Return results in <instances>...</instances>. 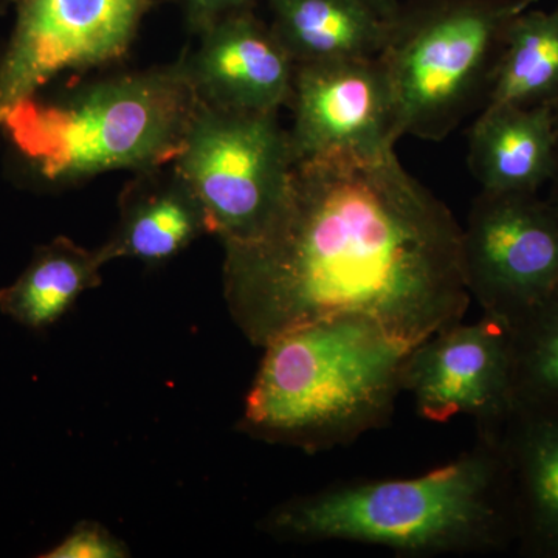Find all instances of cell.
Segmentation results:
<instances>
[{
  "mask_svg": "<svg viewBox=\"0 0 558 558\" xmlns=\"http://www.w3.org/2000/svg\"><path fill=\"white\" fill-rule=\"evenodd\" d=\"M105 266L100 250L54 238L36 248L27 269L13 284L0 289V312L25 328H47L84 292L100 286Z\"/></svg>",
  "mask_w": 558,
  "mask_h": 558,
  "instance_id": "cell-16",
  "label": "cell"
},
{
  "mask_svg": "<svg viewBox=\"0 0 558 558\" xmlns=\"http://www.w3.org/2000/svg\"><path fill=\"white\" fill-rule=\"evenodd\" d=\"M556 160L553 105L483 108L469 132V167L483 191L539 193Z\"/></svg>",
  "mask_w": 558,
  "mask_h": 558,
  "instance_id": "cell-14",
  "label": "cell"
},
{
  "mask_svg": "<svg viewBox=\"0 0 558 558\" xmlns=\"http://www.w3.org/2000/svg\"><path fill=\"white\" fill-rule=\"evenodd\" d=\"M269 25L295 64L380 57L389 22L357 0H266Z\"/></svg>",
  "mask_w": 558,
  "mask_h": 558,
  "instance_id": "cell-15",
  "label": "cell"
},
{
  "mask_svg": "<svg viewBox=\"0 0 558 558\" xmlns=\"http://www.w3.org/2000/svg\"><path fill=\"white\" fill-rule=\"evenodd\" d=\"M289 108L295 163L333 150L384 154L400 140L380 57L299 62Z\"/></svg>",
  "mask_w": 558,
  "mask_h": 558,
  "instance_id": "cell-10",
  "label": "cell"
},
{
  "mask_svg": "<svg viewBox=\"0 0 558 558\" xmlns=\"http://www.w3.org/2000/svg\"><path fill=\"white\" fill-rule=\"evenodd\" d=\"M538 2H542V0H517V7H519V11H523L537 5Z\"/></svg>",
  "mask_w": 558,
  "mask_h": 558,
  "instance_id": "cell-24",
  "label": "cell"
},
{
  "mask_svg": "<svg viewBox=\"0 0 558 558\" xmlns=\"http://www.w3.org/2000/svg\"><path fill=\"white\" fill-rule=\"evenodd\" d=\"M267 531L295 542L380 546L399 556L506 553L517 543L512 478L499 435L413 478L359 480L284 502Z\"/></svg>",
  "mask_w": 558,
  "mask_h": 558,
  "instance_id": "cell-2",
  "label": "cell"
},
{
  "mask_svg": "<svg viewBox=\"0 0 558 558\" xmlns=\"http://www.w3.org/2000/svg\"><path fill=\"white\" fill-rule=\"evenodd\" d=\"M156 0H17L0 54V113L65 73L126 57Z\"/></svg>",
  "mask_w": 558,
  "mask_h": 558,
  "instance_id": "cell-8",
  "label": "cell"
},
{
  "mask_svg": "<svg viewBox=\"0 0 558 558\" xmlns=\"http://www.w3.org/2000/svg\"><path fill=\"white\" fill-rule=\"evenodd\" d=\"M512 478L517 549L558 558V409H515L499 433Z\"/></svg>",
  "mask_w": 558,
  "mask_h": 558,
  "instance_id": "cell-13",
  "label": "cell"
},
{
  "mask_svg": "<svg viewBox=\"0 0 558 558\" xmlns=\"http://www.w3.org/2000/svg\"><path fill=\"white\" fill-rule=\"evenodd\" d=\"M461 247L470 299L509 330L558 295V205L548 196L481 190Z\"/></svg>",
  "mask_w": 558,
  "mask_h": 558,
  "instance_id": "cell-7",
  "label": "cell"
},
{
  "mask_svg": "<svg viewBox=\"0 0 558 558\" xmlns=\"http://www.w3.org/2000/svg\"><path fill=\"white\" fill-rule=\"evenodd\" d=\"M554 110V121H556V134H557V160H556V171H554L553 179H550L548 189L549 194L548 197L550 201L556 202L558 205V100L553 105Z\"/></svg>",
  "mask_w": 558,
  "mask_h": 558,
  "instance_id": "cell-22",
  "label": "cell"
},
{
  "mask_svg": "<svg viewBox=\"0 0 558 558\" xmlns=\"http://www.w3.org/2000/svg\"><path fill=\"white\" fill-rule=\"evenodd\" d=\"M515 409H558V295L510 329Z\"/></svg>",
  "mask_w": 558,
  "mask_h": 558,
  "instance_id": "cell-18",
  "label": "cell"
},
{
  "mask_svg": "<svg viewBox=\"0 0 558 558\" xmlns=\"http://www.w3.org/2000/svg\"><path fill=\"white\" fill-rule=\"evenodd\" d=\"M196 38V49L180 61L197 100L241 112L278 113L289 106L295 61L255 10L227 14Z\"/></svg>",
  "mask_w": 558,
  "mask_h": 558,
  "instance_id": "cell-11",
  "label": "cell"
},
{
  "mask_svg": "<svg viewBox=\"0 0 558 558\" xmlns=\"http://www.w3.org/2000/svg\"><path fill=\"white\" fill-rule=\"evenodd\" d=\"M363 5L368 7L374 13L379 14L381 20L391 22L399 13L402 3L399 0H357Z\"/></svg>",
  "mask_w": 558,
  "mask_h": 558,
  "instance_id": "cell-21",
  "label": "cell"
},
{
  "mask_svg": "<svg viewBox=\"0 0 558 558\" xmlns=\"http://www.w3.org/2000/svg\"><path fill=\"white\" fill-rule=\"evenodd\" d=\"M453 213L384 154L333 150L293 165L274 226L226 244L223 296L256 347L339 315L373 319L413 348L472 303Z\"/></svg>",
  "mask_w": 558,
  "mask_h": 558,
  "instance_id": "cell-1",
  "label": "cell"
},
{
  "mask_svg": "<svg viewBox=\"0 0 558 558\" xmlns=\"http://www.w3.org/2000/svg\"><path fill=\"white\" fill-rule=\"evenodd\" d=\"M558 100V7H535L509 22L486 105H554Z\"/></svg>",
  "mask_w": 558,
  "mask_h": 558,
  "instance_id": "cell-17",
  "label": "cell"
},
{
  "mask_svg": "<svg viewBox=\"0 0 558 558\" xmlns=\"http://www.w3.org/2000/svg\"><path fill=\"white\" fill-rule=\"evenodd\" d=\"M40 557L46 558H123L130 549L98 523L76 524L60 545Z\"/></svg>",
  "mask_w": 558,
  "mask_h": 558,
  "instance_id": "cell-19",
  "label": "cell"
},
{
  "mask_svg": "<svg viewBox=\"0 0 558 558\" xmlns=\"http://www.w3.org/2000/svg\"><path fill=\"white\" fill-rule=\"evenodd\" d=\"M119 208L116 229L98 248L106 264L120 258L165 263L215 234L204 204L172 165L135 172L121 191Z\"/></svg>",
  "mask_w": 558,
  "mask_h": 558,
  "instance_id": "cell-12",
  "label": "cell"
},
{
  "mask_svg": "<svg viewBox=\"0 0 558 558\" xmlns=\"http://www.w3.org/2000/svg\"><path fill=\"white\" fill-rule=\"evenodd\" d=\"M16 2L17 0H0V16L9 13L10 10H13Z\"/></svg>",
  "mask_w": 558,
  "mask_h": 558,
  "instance_id": "cell-23",
  "label": "cell"
},
{
  "mask_svg": "<svg viewBox=\"0 0 558 558\" xmlns=\"http://www.w3.org/2000/svg\"><path fill=\"white\" fill-rule=\"evenodd\" d=\"M263 348L242 428L307 451L349 446L387 427L411 351L359 315L318 319Z\"/></svg>",
  "mask_w": 558,
  "mask_h": 558,
  "instance_id": "cell-3",
  "label": "cell"
},
{
  "mask_svg": "<svg viewBox=\"0 0 558 558\" xmlns=\"http://www.w3.org/2000/svg\"><path fill=\"white\" fill-rule=\"evenodd\" d=\"M517 0H411L389 22L380 60L399 138L442 142L486 105Z\"/></svg>",
  "mask_w": 558,
  "mask_h": 558,
  "instance_id": "cell-5",
  "label": "cell"
},
{
  "mask_svg": "<svg viewBox=\"0 0 558 558\" xmlns=\"http://www.w3.org/2000/svg\"><path fill=\"white\" fill-rule=\"evenodd\" d=\"M171 165L197 194L226 245L259 240L274 226L295 160L278 113L199 101Z\"/></svg>",
  "mask_w": 558,
  "mask_h": 558,
  "instance_id": "cell-6",
  "label": "cell"
},
{
  "mask_svg": "<svg viewBox=\"0 0 558 558\" xmlns=\"http://www.w3.org/2000/svg\"><path fill=\"white\" fill-rule=\"evenodd\" d=\"M403 392L413 396L425 421L465 416L476 432L499 435L515 410L510 330L487 315L438 330L411 348Z\"/></svg>",
  "mask_w": 558,
  "mask_h": 558,
  "instance_id": "cell-9",
  "label": "cell"
},
{
  "mask_svg": "<svg viewBox=\"0 0 558 558\" xmlns=\"http://www.w3.org/2000/svg\"><path fill=\"white\" fill-rule=\"evenodd\" d=\"M258 2L259 0H175L186 31L194 36L227 14L255 9Z\"/></svg>",
  "mask_w": 558,
  "mask_h": 558,
  "instance_id": "cell-20",
  "label": "cell"
},
{
  "mask_svg": "<svg viewBox=\"0 0 558 558\" xmlns=\"http://www.w3.org/2000/svg\"><path fill=\"white\" fill-rule=\"evenodd\" d=\"M197 105L179 58L90 80L60 97L33 95L0 113V131L40 183L62 189L171 165Z\"/></svg>",
  "mask_w": 558,
  "mask_h": 558,
  "instance_id": "cell-4",
  "label": "cell"
}]
</instances>
